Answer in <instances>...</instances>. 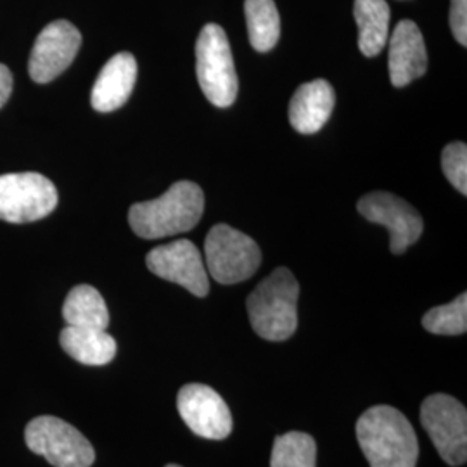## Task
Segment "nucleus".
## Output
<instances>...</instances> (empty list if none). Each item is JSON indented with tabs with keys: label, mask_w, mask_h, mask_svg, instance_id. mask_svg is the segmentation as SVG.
<instances>
[{
	"label": "nucleus",
	"mask_w": 467,
	"mask_h": 467,
	"mask_svg": "<svg viewBox=\"0 0 467 467\" xmlns=\"http://www.w3.org/2000/svg\"><path fill=\"white\" fill-rule=\"evenodd\" d=\"M357 440L370 467H416L419 441L409 419L389 405L368 409L357 420Z\"/></svg>",
	"instance_id": "nucleus-1"
},
{
	"label": "nucleus",
	"mask_w": 467,
	"mask_h": 467,
	"mask_svg": "<svg viewBox=\"0 0 467 467\" xmlns=\"http://www.w3.org/2000/svg\"><path fill=\"white\" fill-rule=\"evenodd\" d=\"M204 212L201 187L189 181L175 182L158 200L137 202L129 212V223L142 239H161L189 233Z\"/></svg>",
	"instance_id": "nucleus-2"
},
{
	"label": "nucleus",
	"mask_w": 467,
	"mask_h": 467,
	"mask_svg": "<svg viewBox=\"0 0 467 467\" xmlns=\"http://www.w3.org/2000/svg\"><path fill=\"white\" fill-rule=\"evenodd\" d=\"M300 284L289 268H275L248 298L251 327L267 341H285L298 327Z\"/></svg>",
	"instance_id": "nucleus-3"
},
{
	"label": "nucleus",
	"mask_w": 467,
	"mask_h": 467,
	"mask_svg": "<svg viewBox=\"0 0 467 467\" xmlns=\"http://www.w3.org/2000/svg\"><path fill=\"white\" fill-rule=\"evenodd\" d=\"M196 75L202 94L213 106H233L239 87L233 50L223 28L215 23L206 25L198 36Z\"/></svg>",
	"instance_id": "nucleus-4"
},
{
	"label": "nucleus",
	"mask_w": 467,
	"mask_h": 467,
	"mask_svg": "<svg viewBox=\"0 0 467 467\" xmlns=\"http://www.w3.org/2000/svg\"><path fill=\"white\" fill-rule=\"evenodd\" d=\"M204 262L217 283H243L260 267L262 251L250 235L218 223L206 235Z\"/></svg>",
	"instance_id": "nucleus-5"
},
{
	"label": "nucleus",
	"mask_w": 467,
	"mask_h": 467,
	"mask_svg": "<svg viewBox=\"0 0 467 467\" xmlns=\"http://www.w3.org/2000/svg\"><path fill=\"white\" fill-rule=\"evenodd\" d=\"M28 449L42 455L54 467H90L96 451L75 426L54 416H40L25 430Z\"/></svg>",
	"instance_id": "nucleus-6"
},
{
	"label": "nucleus",
	"mask_w": 467,
	"mask_h": 467,
	"mask_svg": "<svg viewBox=\"0 0 467 467\" xmlns=\"http://www.w3.org/2000/svg\"><path fill=\"white\" fill-rule=\"evenodd\" d=\"M420 422L447 464L466 462L467 410L461 401L443 393L428 397L420 405Z\"/></svg>",
	"instance_id": "nucleus-7"
},
{
	"label": "nucleus",
	"mask_w": 467,
	"mask_h": 467,
	"mask_svg": "<svg viewBox=\"0 0 467 467\" xmlns=\"http://www.w3.org/2000/svg\"><path fill=\"white\" fill-rule=\"evenodd\" d=\"M56 206L57 191L47 177L35 171L0 175V220L28 223L47 217Z\"/></svg>",
	"instance_id": "nucleus-8"
},
{
	"label": "nucleus",
	"mask_w": 467,
	"mask_h": 467,
	"mask_svg": "<svg viewBox=\"0 0 467 467\" xmlns=\"http://www.w3.org/2000/svg\"><path fill=\"white\" fill-rule=\"evenodd\" d=\"M82 46V35L67 19L49 23L35 40L28 73L36 84H49L73 63Z\"/></svg>",
	"instance_id": "nucleus-9"
},
{
	"label": "nucleus",
	"mask_w": 467,
	"mask_h": 467,
	"mask_svg": "<svg viewBox=\"0 0 467 467\" xmlns=\"http://www.w3.org/2000/svg\"><path fill=\"white\" fill-rule=\"evenodd\" d=\"M360 215L372 223H379L389 233V251L403 254L422 234V218L418 212L395 194L370 192L357 204Z\"/></svg>",
	"instance_id": "nucleus-10"
},
{
	"label": "nucleus",
	"mask_w": 467,
	"mask_h": 467,
	"mask_svg": "<svg viewBox=\"0 0 467 467\" xmlns=\"http://www.w3.org/2000/svg\"><path fill=\"white\" fill-rule=\"evenodd\" d=\"M146 265L154 275L182 285L198 298L206 296L210 291L204 260L194 243L187 239L150 250L146 256Z\"/></svg>",
	"instance_id": "nucleus-11"
},
{
	"label": "nucleus",
	"mask_w": 467,
	"mask_h": 467,
	"mask_svg": "<svg viewBox=\"0 0 467 467\" xmlns=\"http://www.w3.org/2000/svg\"><path fill=\"white\" fill-rule=\"evenodd\" d=\"M179 414L194 434L223 440L233 431V416L225 400L206 384H185L177 397Z\"/></svg>",
	"instance_id": "nucleus-12"
},
{
	"label": "nucleus",
	"mask_w": 467,
	"mask_h": 467,
	"mask_svg": "<svg viewBox=\"0 0 467 467\" xmlns=\"http://www.w3.org/2000/svg\"><path fill=\"white\" fill-rule=\"evenodd\" d=\"M428 69V52L418 25L400 21L389 42V80L397 88L420 78Z\"/></svg>",
	"instance_id": "nucleus-13"
},
{
	"label": "nucleus",
	"mask_w": 467,
	"mask_h": 467,
	"mask_svg": "<svg viewBox=\"0 0 467 467\" xmlns=\"http://www.w3.org/2000/svg\"><path fill=\"white\" fill-rule=\"evenodd\" d=\"M137 80V61L130 52L113 56L104 67L92 88L90 102L99 113H111L121 108L134 90Z\"/></svg>",
	"instance_id": "nucleus-14"
},
{
	"label": "nucleus",
	"mask_w": 467,
	"mask_h": 467,
	"mask_svg": "<svg viewBox=\"0 0 467 467\" xmlns=\"http://www.w3.org/2000/svg\"><path fill=\"white\" fill-rule=\"evenodd\" d=\"M333 85L326 80H314L298 87L289 104L291 127L300 134H316L333 115Z\"/></svg>",
	"instance_id": "nucleus-15"
},
{
	"label": "nucleus",
	"mask_w": 467,
	"mask_h": 467,
	"mask_svg": "<svg viewBox=\"0 0 467 467\" xmlns=\"http://www.w3.org/2000/svg\"><path fill=\"white\" fill-rule=\"evenodd\" d=\"M59 341L63 350L84 366H106L117 355L115 337L100 329L67 326Z\"/></svg>",
	"instance_id": "nucleus-16"
},
{
	"label": "nucleus",
	"mask_w": 467,
	"mask_h": 467,
	"mask_svg": "<svg viewBox=\"0 0 467 467\" xmlns=\"http://www.w3.org/2000/svg\"><path fill=\"white\" fill-rule=\"evenodd\" d=\"M355 21L358 25V49L374 57L384 49L389 34V5L386 0H355Z\"/></svg>",
	"instance_id": "nucleus-17"
},
{
	"label": "nucleus",
	"mask_w": 467,
	"mask_h": 467,
	"mask_svg": "<svg viewBox=\"0 0 467 467\" xmlns=\"http://www.w3.org/2000/svg\"><path fill=\"white\" fill-rule=\"evenodd\" d=\"M63 317L67 326L106 331L109 326V312L99 291L88 284L75 285L67 293L63 305Z\"/></svg>",
	"instance_id": "nucleus-18"
},
{
	"label": "nucleus",
	"mask_w": 467,
	"mask_h": 467,
	"mask_svg": "<svg viewBox=\"0 0 467 467\" xmlns=\"http://www.w3.org/2000/svg\"><path fill=\"white\" fill-rule=\"evenodd\" d=\"M244 15L250 44L258 52L274 49L281 36V17L274 0H246Z\"/></svg>",
	"instance_id": "nucleus-19"
},
{
	"label": "nucleus",
	"mask_w": 467,
	"mask_h": 467,
	"mask_svg": "<svg viewBox=\"0 0 467 467\" xmlns=\"http://www.w3.org/2000/svg\"><path fill=\"white\" fill-rule=\"evenodd\" d=\"M317 443L310 434L291 431L275 438L270 467H316Z\"/></svg>",
	"instance_id": "nucleus-20"
},
{
	"label": "nucleus",
	"mask_w": 467,
	"mask_h": 467,
	"mask_svg": "<svg viewBox=\"0 0 467 467\" xmlns=\"http://www.w3.org/2000/svg\"><path fill=\"white\" fill-rule=\"evenodd\" d=\"M422 326L428 333L443 336H459L467 331V295L462 293L459 298L441 306H434L424 317Z\"/></svg>",
	"instance_id": "nucleus-21"
},
{
	"label": "nucleus",
	"mask_w": 467,
	"mask_h": 467,
	"mask_svg": "<svg viewBox=\"0 0 467 467\" xmlns=\"http://www.w3.org/2000/svg\"><path fill=\"white\" fill-rule=\"evenodd\" d=\"M443 173L461 194H467V146L464 142H451L441 152Z\"/></svg>",
	"instance_id": "nucleus-22"
},
{
	"label": "nucleus",
	"mask_w": 467,
	"mask_h": 467,
	"mask_svg": "<svg viewBox=\"0 0 467 467\" xmlns=\"http://www.w3.org/2000/svg\"><path fill=\"white\" fill-rule=\"evenodd\" d=\"M451 28L455 40L467 46V0H451Z\"/></svg>",
	"instance_id": "nucleus-23"
},
{
	"label": "nucleus",
	"mask_w": 467,
	"mask_h": 467,
	"mask_svg": "<svg viewBox=\"0 0 467 467\" xmlns=\"http://www.w3.org/2000/svg\"><path fill=\"white\" fill-rule=\"evenodd\" d=\"M13 92V75L5 65H0V108L7 102Z\"/></svg>",
	"instance_id": "nucleus-24"
},
{
	"label": "nucleus",
	"mask_w": 467,
	"mask_h": 467,
	"mask_svg": "<svg viewBox=\"0 0 467 467\" xmlns=\"http://www.w3.org/2000/svg\"><path fill=\"white\" fill-rule=\"evenodd\" d=\"M165 467H182V466H177V464H168V466Z\"/></svg>",
	"instance_id": "nucleus-25"
}]
</instances>
